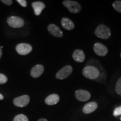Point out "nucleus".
Masks as SVG:
<instances>
[{
	"label": "nucleus",
	"instance_id": "obj_1",
	"mask_svg": "<svg viewBox=\"0 0 121 121\" xmlns=\"http://www.w3.org/2000/svg\"><path fill=\"white\" fill-rule=\"evenodd\" d=\"M82 73L85 78L91 80H96L100 76L99 69L93 66H86L83 69Z\"/></svg>",
	"mask_w": 121,
	"mask_h": 121
},
{
	"label": "nucleus",
	"instance_id": "obj_2",
	"mask_svg": "<svg viewBox=\"0 0 121 121\" xmlns=\"http://www.w3.org/2000/svg\"><path fill=\"white\" fill-rule=\"evenodd\" d=\"M95 34L99 38L107 39L110 37L111 32L108 26L103 24H100L96 28L95 31Z\"/></svg>",
	"mask_w": 121,
	"mask_h": 121
},
{
	"label": "nucleus",
	"instance_id": "obj_3",
	"mask_svg": "<svg viewBox=\"0 0 121 121\" xmlns=\"http://www.w3.org/2000/svg\"><path fill=\"white\" fill-rule=\"evenodd\" d=\"M63 4L72 13H79L82 9L80 4L76 1L66 0L63 2Z\"/></svg>",
	"mask_w": 121,
	"mask_h": 121
},
{
	"label": "nucleus",
	"instance_id": "obj_4",
	"mask_svg": "<svg viewBox=\"0 0 121 121\" xmlns=\"http://www.w3.org/2000/svg\"><path fill=\"white\" fill-rule=\"evenodd\" d=\"M7 23L13 28H22L24 25V21L22 18L18 16H11L7 19Z\"/></svg>",
	"mask_w": 121,
	"mask_h": 121
},
{
	"label": "nucleus",
	"instance_id": "obj_5",
	"mask_svg": "<svg viewBox=\"0 0 121 121\" xmlns=\"http://www.w3.org/2000/svg\"><path fill=\"white\" fill-rule=\"evenodd\" d=\"M72 66L69 65H67V66L63 67L62 69H60L59 71L56 73V78L57 79L60 80H63L69 76L72 72Z\"/></svg>",
	"mask_w": 121,
	"mask_h": 121
},
{
	"label": "nucleus",
	"instance_id": "obj_6",
	"mask_svg": "<svg viewBox=\"0 0 121 121\" xmlns=\"http://www.w3.org/2000/svg\"><path fill=\"white\" fill-rule=\"evenodd\" d=\"M32 47L29 44L20 43L16 47V52L20 55L25 56L30 53L32 51Z\"/></svg>",
	"mask_w": 121,
	"mask_h": 121
},
{
	"label": "nucleus",
	"instance_id": "obj_7",
	"mask_svg": "<svg viewBox=\"0 0 121 121\" xmlns=\"http://www.w3.org/2000/svg\"><path fill=\"white\" fill-rule=\"evenodd\" d=\"M30 102V98L28 95H25L15 98L13 99V104L17 107H24L29 104Z\"/></svg>",
	"mask_w": 121,
	"mask_h": 121
},
{
	"label": "nucleus",
	"instance_id": "obj_8",
	"mask_svg": "<svg viewBox=\"0 0 121 121\" xmlns=\"http://www.w3.org/2000/svg\"><path fill=\"white\" fill-rule=\"evenodd\" d=\"M94 51L97 55L101 57L105 56L108 53V50L107 47L100 43H96L94 45Z\"/></svg>",
	"mask_w": 121,
	"mask_h": 121
},
{
	"label": "nucleus",
	"instance_id": "obj_9",
	"mask_svg": "<svg viewBox=\"0 0 121 121\" xmlns=\"http://www.w3.org/2000/svg\"><path fill=\"white\" fill-rule=\"evenodd\" d=\"M75 97L80 102H86L90 99L91 94L86 90H78L75 92Z\"/></svg>",
	"mask_w": 121,
	"mask_h": 121
},
{
	"label": "nucleus",
	"instance_id": "obj_10",
	"mask_svg": "<svg viewBox=\"0 0 121 121\" xmlns=\"http://www.w3.org/2000/svg\"><path fill=\"white\" fill-rule=\"evenodd\" d=\"M48 30L50 34L54 37L61 38L63 35V32L61 31V30L55 24H50L48 25Z\"/></svg>",
	"mask_w": 121,
	"mask_h": 121
},
{
	"label": "nucleus",
	"instance_id": "obj_11",
	"mask_svg": "<svg viewBox=\"0 0 121 121\" xmlns=\"http://www.w3.org/2000/svg\"><path fill=\"white\" fill-rule=\"evenodd\" d=\"M44 68L42 65H37L32 68L30 71V75L34 78H38L43 73Z\"/></svg>",
	"mask_w": 121,
	"mask_h": 121
},
{
	"label": "nucleus",
	"instance_id": "obj_12",
	"mask_svg": "<svg viewBox=\"0 0 121 121\" xmlns=\"http://www.w3.org/2000/svg\"><path fill=\"white\" fill-rule=\"evenodd\" d=\"M31 5H32L33 8L34 9L35 15H37V16L40 15L42 11L45 7V4L43 2H40V1H37V2H33Z\"/></svg>",
	"mask_w": 121,
	"mask_h": 121
},
{
	"label": "nucleus",
	"instance_id": "obj_13",
	"mask_svg": "<svg viewBox=\"0 0 121 121\" xmlns=\"http://www.w3.org/2000/svg\"><path fill=\"white\" fill-rule=\"evenodd\" d=\"M60 101V96L58 95L53 94L48 96L45 98V103L48 105H53L58 103Z\"/></svg>",
	"mask_w": 121,
	"mask_h": 121
},
{
	"label": "nucleus",
	"instance_id": "obj_14",
	"mask_svg": "<svg viewBox=\"0 0 121 121\" xmlns=\"http://www.w3.org/2000/svg\"><path fill=\"white\" fill-rule=\"evenodd\" d=\"M72 57L76 62H82L85 59V55L84 53L82 50L76 49L73 52V53L72 54Z\"/></svg>",
	"mask_w": 121,
	"mask_h": 121
},
{
	"label": "nucleus",
	"instance_id": "obj_15",
	"mask_svg": "<svg viewBox=\"0 0 121 121\" xmlns=\"http://www.w3.org/2000/svg\"><path fill=\"white\" fill-rule=\"evenodd\" d=\"M98 108V104L95 102H90L86 104L83 108L82 111L85 114H89L94 112Z\"/></svg>",
	"mask_w": 121,
	"mask_h": 121
},
{
	"label": "nucleus",
	"instance_id": "obj_16",
	"mask_svg": "<svg viewBox=\"0 0 121 121\" xmlns=\"http://www.w3.org/2000/svg\"><path fill=\"white\" fill-rule=\"evenodd\" d=\"M61 25L64 29L67 30L73 29L75 24L70 19L66 17H63L61 20Z\"/></svg>",
	"mask_w": 121,
	"mask_h": 121
},
{
	"label": "nucleus",
	"instance_id": "obj_17",
	"mask_svg": "<svg viewBox=\"0 0 121 121\" xmlns=\"http://www.w3.org/2000/svg\"><path fill=\"white\" fill-rule=\"evenodd\" d=\"M13 121H29V119L25 115L20 114L15 116Z\"/></svg>",
	"mask_w": 121,
	"mask_h": 121
},
{
	"label": "nucleus",
	"instance_id": "obj_18",
	"mask_svg": "<svg viewBox=\"0 0 121 121\" xmlns=\"http://www.w3.org/2000/svg\"><path fill=\"white\" fill-rule=\"evenodd\" d=\"M113 7L116 11L121 13V1H116L113 2Z\"/></svg>",
	"mask_w": 121,
	"mask_h": 121
},
{
	"label": "nucleus",
	"instance_id": "obj_19",
	"mask_svg": "<svg viewBox=\"0 0 121 121\" xmlns=\"http://www.w3.org/2000/svg\"><path fill=\"white\" fill-rule=\"evenodd\" d=\"M116 91L118 94L121 95V78H119L116 84Z\"/></svg>",
	"mask_w": 121,
	"mask_h": 121
},
{
	"label": "nucleus",
	"instance_id": "obj_20",
	"mask_svg": "<svg viewBox=\"0 0 121 121\" xmlns=\"http://www.w3.org/2000/svg\"><path fill=\"white\" fill-rule=\"evenodd\" d=\"M7 81V78L2 73H0V84H4Z\"/></svg>",
	"mask_w": 121,
	"mask_h": 121
},
{
	"label": "nucleus",
	"instance_id": "obj_21",
	"mask_svg": "<svg viewBox=\"0 0 121 121\" xmlns=\"http://www.w3.org/2000/svg\"><path fill=\"white\" fill-rule=\"evenodd\" d=\"M113 115H114L115 117H117V116H118L119 115H121V106L115 109L114 112H113Z\"/></svg>",
	"mask_w": 121,
	"mask_h": 121
},
{
	"label": "nucleus",
	"instance_id": "obj_22",
	"mask_svg": "<svg viewBox=\"0 0 121 121\" xmlns=\"http://www.w3.org/2000/svg\"><path fill=\"white\" fill-rule=\"evenodd\" d=\"M17 2L20 4L21 6H22V7H25L27 6V2L25 0H17Z\"/></svg>",
	"mask_w": 121,
	"mask_h": 121
},
{
	"label": "nucleus",
	"instance_id": "obj_23",
	"mask_svg": "<svg viewBox=\"0 0 121 121\" xmlns=\"http://www.w3.org/2000/svg\"><path fill=\"white\" fill-rule=\"evenodd\" d=\"M1 2L4 3V4H7V5H11L13 4V1L12 0H2Z\"/></svg>",
	"mask_w": 121,
	"mask_h": 121
},
{
	"label": "nucleus",
	"instance_id": "obj_24",
	"mask_svg": "<svg viewBox=\"0 0 121 121\" xmlns=\"http://www.w3.org/2000/svg\"><path fill=\"white\" fill-rule=\"evenodd\" d=\"M2 55V48L0 47V58H1V56Z\"/></svg>",
	"mask_w": 121,
	"mask_h": 121
},
{
	"label": "nucleus",
	"instance_id": "obj_25",
	"mask_svg": "<svg viewBox=\"0 0 121 121\" xmlns=\"http://www.w3.org/2000/svg\"><path fill=\"white\" fill-rule=\"evenodd\" d=\"M38 121H48L46 119H44V118H41V119H39Z\"/></svg>",
	"mask_w": 121,
	"mask_h": 121
},
{
	"label": "nucleus",
	"instance_id": "obj_26",
	"mask_svg": "<svg viewBox=\"0 0 121 121\" xmlns=\"http://www.w3.org/2000/svg\"><path fill=\"white\" fill-rule=\"evenodd\" d=\"M4 96H3V95L1 94V93H0V100H3L4 99Z\"/></svg>",
	"mask_w": 121,
	"mask_h": 121
},
{
	"label": "nucleus",
	"instance_id": "obj_27",
	"mask_svg": "<svg viewBox=\"0 0 121 121\" xmlns=\"http://www.w3.org/2000/svg\"></svg>",
	"mask_w": 121,
	"mask_h": 121
},
{
	"label": "nucleus",
	"instance_id": "obj_28",
	"mask_svg": "<svg viewBox=\"0 0 121 121\" xmlns=\"http://www.w3.org/2000/svg\"></svg>",
	"mask_w": 121,
	"mask_h": 121
}]
</instances>
